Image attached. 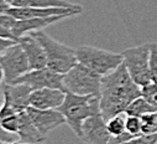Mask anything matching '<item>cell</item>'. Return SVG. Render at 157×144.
<instances>
[{
	"mask_svg": "<svg viewBox=\"0 0 157 144\" xmlns=\"http://www.w3.org/2000/svg\"><path fill=\"white\" fill-rule=\"evenodd\" d=\"M58 111L64 116L66 123L75 133L78 138L82 135L83 122L95 114L101 113L100 97L98 96H79L72 92H66V98Z\"/></svg>",
	"mask_w": 157,
	"mask_h": 144,
	"instance_id": "cell-2",
	"label": "cell"
},
{
	"mask_svg": "<svg viewBox=\"0 0 157 144\" xmlns=\"http://www.w3.org/2000/svg\"><path fill=\"white\" fill-rule=\"evenodd\" d=\"M0 66H2V81L3 83L10 85L19 77L27 74L30 70V63L27 56L17 42L5 52L0 54Z\"/></svg>",
	"mask_w": 157,
	"mask_h": 144,
	"instance_id": "cell-7",
	"label": "cell"
},
{
	"mask_svg": "<svg viewBox=\"0 0 157 144\" xmlns=\"http://www.w3.org/2000/svg\"><path fill=\"white\" fill-rule=\"evenodd\" d=\"M11 135H13V133H9V132L2 129V137H0V142H6V143H14V142H16L15 139L11 138Z\"/></svg>",
	"mask_w": 157,
	"mask_h": 144,
	"instance_id": "cell-25",
	"label": "cell"
},
{
	"mask_svg": "<svg viewBox=\"0 0 157 144\" xmlns=\"http://www.w3.org/2000/svg\"><path fill=\"white\" fill-rule=\"evenodd\" d=\"M15 44H17V41L9 40V39H2V40H0V54L5 52L8 49H10L11 46H14Z\"/></svg>",
	"mask_w": 157,
	"mask_h": 144,
	"instance_id": "cell-24",
	"label": "cell"
},
{
	"mask_svg": "<svg viewBox=\"0 0 157 144\" xmlns=\"http://www.w3.org/2000/svg\"><path fill=\"white\" fill-rule=\"evenodd\" d=\"M113 135L109 133L106 121L101 113L95 114L83 122L81 139L87 144H109Z\"/></svg>",
	"mask_w": 157,
	"mask_h": 144,
	"instance_id": "cell-9",
	"label": "cell"
},
{
	"mask_svg": "<svg viewBox=\"0 0 157 144\" xmlns=\"http://www.w3.org/2000/svg\"><path fill=\"white\" fill-rule=\"evenodd\" d=\"M17 137L20 142L27 144H44V142L46 140V137L38 132L26 111L20 113V126Z\"/></svg>",
	"mask_w": 157,
	"mask_h": 144,
	"instance_id": "cell-15",
	"label": "cell"
},
{
	"mask_svg": "<svg viewBox=\"0 0 157 144\" xmlns=\"http://www.w3.org/2000/svg\"><path fill=\"white\" fill-rule=\"evenodd\" d=\"M21 47L24 49L29 63H30V70H42L47 67V56L46 52L42 47V45L38 42L32 35H25L21 36L17 41Z\"/></svg>",
	"mask_w": 157,
	"mask_h": 144,
	"instance_id": "cell-14",
	"label": "cell"
},
{
	"mask_svg": "<svg viewBox=\"0 0 157 144\" xmlns=\"http://www.w3.org/2000/svg\"><path fill=\"white\" fill-rule=\"evenodd\" d=\"M2 14H8L17 20H29V19H37V18H48L56 15H64V14H81L72 9L64 8H17L10 6Z\"/></svg>",
	"mask_w": 157,
	"mask_h": 144,
	"instance_id": "cell-13",
	"label": "cell"
},
{
	"mask_svg": "<svg viewBox=\"0 0 157 144\" xmlns=\"http://www.w3.org/2000/svg\"><path fill=\"white\" fill-rule=\"evenodd\" d=\"M11 144H27V143H22V142H20V140H16V142H14V143H11Z\"/></svg>",
	"mask_w": 157,
	"mask_h": 144,
	"instance_id": "cell-27",
	"label": "cell"
},
{
	"mask_svg": "<svg viewBox=\"0 0 157 144\" xmlns=\"http://www.w3.org/2000/svg\"><path fill=\"white\" fill-rule=\"evenodd\" d=\"M142 119V130L144 134H155L157 133V112L147 114Z\"/></svg>",
	"mask_w": 157,
	"mask_h": 144,
	"instance_id": "cell-21",
	"label": "cell"
},
{
	"mask_svg": "<svg viewBox=\"0 0 157 144\" xmlns=\"http://www.w3.org/2000/svg\"><path fill=\"white\" fill-rule=\"evenodd\" d=\"M141 97L145 98L150 104L157 108V83L151 82L141 87Z\"/></svg>",
	"mask_w": 157,
	"mask_h": 144,
	"instance_id": "cell-20",
	"label": "cell"
},
{
	"mask_svg": "<svg viewBox=\"0 0 157 144\" xmlns=\"http://www.w3.org/2000/svg\"><path fill=\"white\" fill-rule=\"evenodd\" d=\"M150 71H151V80L157 83V44L150 42Z\"/></svg>",
	"mask_w": 157,
	"mask_h": 144,
	"instance_id": "cell-22",
	"label": "cell"
},
{
	"mask_svg": "<svg viewBox=\"0 0 157 144\" xmlns=\"http://www.w3.org/2000/svg\"><path fill=\"white\" fill-rule=\"evenodd\" d=\"M66 92L57 88H42L31 93L30 107L37 110H58L63 104Z\"/></svg>",
	"mask_w": 157,
	"mask_h": 144,
	"instance_id": "cell-12",
	"label": "cell"
},
{
	"mask_svg": "<svg viewBox=\"0 0 157 144\" xmlns=\"http://www.w3.org/2000/svg\"><path fill=\"white\" fill-rule=\"evenodd\" d=\"M126 117L125 113H121L106 121L108 130L113 137H117L126 132Z\"/></svg>",
	"mask_w": 157,
	"mask_h": 144,
	"instance_id": "cell-18",
	"label": "cell"
},
{
	"mask_svg": "<svg viewBox=\"0 0 157 144\" xmlns=\"http://www.w3.org/2000/svg\"><path fill=\"white\" fill-rule=\"evenodd\" d=\"M33 90L24 83H3L4 102H8L19 113L26 111L30 107V97Z\"/></svg>",
	"mask_w": 157,
	"mask_h": 144,
	"instance_id": "cell-11",
	"label": "cell"
},
{
	"mask_svg": "<svg viewBox=\"0 0 157 144\" xmlns=\"http://www.w3.org/2000/svg\"><path fill=\"white\" fill-rule=\"evenodd\" d=\"M123 144H157V133L142 134L139 137H134L132 139H130Z\"/></svg>",
	"mask_w": 157,
	"mask_h": 144,
	"instance_id": "cell-23",
	"label": "cell"
},
{
	"mask_svg": "<svg viewBox=\"0 0 157 144\" xmlns=\"http://www.w3.org/2000/svg\"><path fill=\"white\" fill-rule=\"evenodd\" d=\"M63 76L61 74H57L55 71H51L50 68H42V70H32L29 71L24 76L19 77L13 83H24L30 86L33 91L42 90V88H57L63 90ZM11 85V83H10ZM66 92V91H64Z\"/></svg>",
	"mask_w": 157,
	"mask_h": 144,
	"instance_id": "cell-8",
	"label": "cell"
},
{
	"mask_svg": "<svg viewBox=\"0 0 157 144\" xmlns=\"http://www.w3.org/2000/svg\"><path fill=\"white\" fill-rule=\"evenodd\" d=\"M126 132L130 133L134 137L142 135L144 134V130H142V119L140 117L128 116L126 117Z\"/></svg>",
	"mask_w": 157,
	"mask_h": 144,
	"instance_id": "cell-19",
	"label": "cell"
},
{
	"mask_svg": "<svg viewBox=\"0 0 157 144\" xmlns=\"http://www.w3.org/2000/svg\"><path fill=\"white\" fill-rule=\"evenodd\" d=\"M11 6L17 8H64L72 9L78 13L82 11V6L69 3L67 0H15Z\"/></svg>",
	"mask_w": 157,
	"mask_h": 144,
	"instance_id": "cell-16",
	"label": "cell"
},
{
	"mask_svg": "<svg viewBox=\"0 0 157 144\" xmlns=\"http://www.w3.org/2000/svg\"><path fill=\"white\" fill-rule=\"evenodd\" d=\"M150 50L151 46L148 42L129 47L121 52L124 57V65L129 75L140 87H144L152 82L150 71Z\"/></svg>",
	"mask_w": 157,
	"mask_h": 144,
	"instance_id": "cell-6",
	"label": "cell"
},
{
	"mask_svg": "<svg viewBox=\"0 0 157 144\" xmlns=\"http://www.w3.org/2000/svg\"><path fill=\"white\" fill-rule=\"evenodd\" d=\"M103 77L88 67L78 62L71 71L63 76V87L66 92H72L79 96H98L100 97Z\"/></svg>",
	"mask_w": 157,
	"mask_h": 144,
	"instance_id": "cell-5",
	"label": "cell"
},
{
	"mask_svg": "<svg viewBox=\"0 0 157 144\" xmlns=\"http://www.w3.org/2000/svg\"><path fill=\"white\" fill-rule=\"evenodd\" d=\"M30 35H32L42 45L47 56V68H50L51 71H55L61 75H66L78 63L75 50L52 39L42 30L31 32Z\"/></svg>",
	"mask_w": 157,
	"mask_h": 144,
	"instance_id": "cell-3",
	"label": "cell"
},
{
	"mask_svg": "<svg viewBox=\"0 0 157 144\" xmlns=\"http://www.w3.org/2000/svg\"><path fill=\"white\" fill-rule=\"evenodd\" d=\"M77 60L101 77L111 74L124 63L123 54H116L93 46H81L75 50Z\"/></svg>",
	"mask_w": 157,
	"mask_h": 144,
	"instance_id": "cell-4",
	"label": "cell"
},
{
	"mask_svg": "<svg viewBox=\"0 0 157 144\" xmlns=\"http://www.w3.org/2000/svg\"><path fill=\"white\" fill-rule=\"evenodd\" d=\"M26 112L38 132L45 137L53 129L66 123L64 116L58 110H37L33 107H29Z\"/></svg>",
	"mask_w": 157,
	"mask_h": 144,
	"instance_id": "cell-10",
	"label": "cell"
},
{
	"mask_svg": "<svg viewBox=\"0 0 157 144\" xmlns=\"http://www.w3.org/2000/svg\"><path fill=\"white\" fill-rule=\"evenodd\" d=\"M155 112H157L156 107L150 104L145 98L139 97L135 101H132L131 104L126 108L125 114L126 116H135V117L142 118V117H145L147 114H151V113H155Z\"/></svg>",
	"mask_w": 157,
	"mask_h": 144,
	"instance_id": "cell-17",
	"label": "cell"
},
{
	"mask_svg": "<svg viewBox=\"0 0 157 144\" xmlns=\"http://www.w3.org/2000/svg\"><path fill=\"white\" fill-rule=\"evenodd\" d=\"M5 3H8V4H10V5H13V3L15 2V0H4Z\"/></svg>",
	"mask_w": 157,
	"mask_h": 144,
	"instance_id": "cell-26",
	"label": "cell"
},
{
	"mask_svg": "<svg viewBox=\"0 0 157 144\" xmlns=\"http://www.w3.org/2000/svg\"><path fill=\"white\" fill-rule=\"evenodd\" d=\"M141 97V87L137 86L125 67L120 65L111 74L103 77L100 92V110L105 121L125 113L132 101Z\"/></svg>",
	"mask_w": 157,
	"mask_h": 144,
	"instance_id": "cell-1",
	"label": "cell"
}]
</instances>
